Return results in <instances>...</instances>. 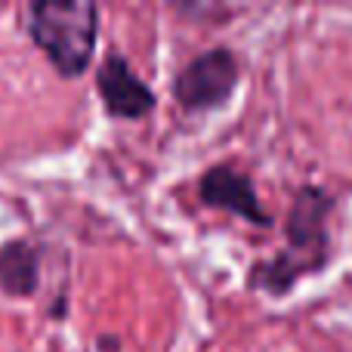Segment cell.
Listing matches in <instances>:
<instances>
[{"instance_id":"3","label":"cell","mask_w":352,"mask_h":352,"mask_svg":"<svg viewBox=\"0 0 352 352\" xmlns=\"http://www.w3.org/2000/svg\"><path fill=\"white\" fill-rule=\"evenodd\" d=\"M238 87V59L229 47H213L195 56L173 80V96L182 109H219Z\"/></svg>"},{"instance_id":"2","label":"cell","mask_w":352,"mask_h":352,"mask_svg":"<svg viewBox=\"0 0 352 352\" xmlns=\"http://www.w3.org/2000/svg\"><path fill=\"white\" fill-rule=\"evenodd\" d=\"M28 34L62 78H80L96 50L99 6L87 0H37L28 6Z\"/></svg>"},{"instance_id":"5","label":"cell","mask_w":352,"mask_h":352,"mask_svg":"<svg viewBox=\"0 0 352 352\" xmlns=\"http://www.w3.org/2000/svg\"><path fill=\"white\" fill-rule=\"evenodd\" d=\"M198 195L207 207H219V210L235 213V217L248 219V223L260 226V229H272V217L260 207V198H256V188L250 182V176L235 170V167L229 164L210 167L201 176Z\"/></svg>"},{"instance_id":"1","label":"cell","mask_w":352,"mask_h":352,"mask_svg":"<svg viewBox=\"0 0 352 352\" xmlns=\"http://www.w3.org/2000/svg\"><path fill=\"white\" fill-rule=\"evenodd\" d=\"M331 207H334V198L324 188L318 186L300 188L285 223L287 248L272 260L256 263L250 269L248 285L256 287V291L272 294V297H285L300 278L322 272L331 256V235H328V223H324Z\"/></svg>"},{"instance_id":"6","label":"cell","mask_w":352,"mask_h":352,"mask_svg":"<svg viewBox=\"0 0 352 352\" xmlns=\"http://www.w3.org/2000/svg\"><path fill=\"white\" fill-rule=\"evenodd\" d=\"M41 281V254L28 241H6L0 248V291L31 297Z\"/></svg>"},{"instance_id":"4","label":"cell","mask_w":352,"mask_h":352,"mask_svg":"<svg viewBox=\"0 0 352 352\" xmlns=\"http://www.w3.org/2000/svg\"><path fill=\"white\" fill-rule=\"evenodd\" d=\"M96 87L102 105L109 115L124 118V121H136L146 118L155 109V93L146 80L136 78V72L130 68V62L118 53H109L105 62L96 72Z\"/></svg>"}]
</instances>
